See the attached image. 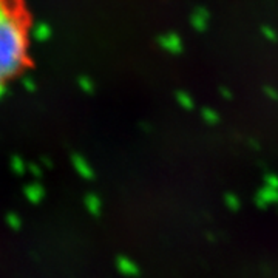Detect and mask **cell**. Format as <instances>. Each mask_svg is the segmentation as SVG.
<instances>
[{"instance_id":"6da1fadb","label":"cell","mask_w":278,"mask_h":278,"mask_svg":"<svg viewBox=\"0 0 278 278\" xmlns=\"http://www.w3.org/2000/svg\"><path fill=\"white\" fill-rule=\"evenodd\" d=\"M33 31L28 0H0V96L34 70Z\"/></svg>"},{"instance_id":"7a4b0ae2","label":"cell","mask_w":278,"mask_h":278,"mask_svg":"<svg viewBox=\"0 0 278 278\" xmlns=\"http://www.w3.org/2000/svg\"><path fill=\"white\" fill-rule=\"evenodd\" d=\"M118 266H119V270L122 272V273H125V275H136V266L130 261V260H127V258H119L118 260Z\"/></svg>"},{"instance_id":"3957f363","label":"cell","mask_w":278,"mask_h":278,"mask_svg":"<svg viewBox=\"0 0 278 278\" xmlns=\"http://www.w3.org/2000/svg\"><path fill=\"white\" fill-rule=\"evenodd\" d=\"M26 195H28V200L31 203H39L42 200V197H43V192H42L40 187H36V185H33V187H30L26 190Z\"/></svg>"},{"instance_id":"277c9868","label":"cell","mask_w":278,"mask_h":278,"mask_svg":"<svg viewBox=\"0 0 278 278\" xmlns=\"http://www.w3.org/2000/svg\"><path fill=\"white\" fill-rule=\"evenodd\" d=\"M85 203H87V207L90 209L91 213H99V210H101V201H99V198L91 195V197H88L85 200Z\"/></svg>"},{"instance_id":"5b68a950","label":"cell","mask_w":278,"mask_h":278,"mask_svg":"<svg viewBox=\"0 0 278 278\" xmlns=\"http://www.w3.org/2000/svg\"><path fill=\"white\" fill-rule=\"evenodd\" d=\"M7 221H8V226L13 227V229H19V227H20V219H19L14 213H13V215L10 213V215L7 216Z\"/></svg>"}]
</instances>
